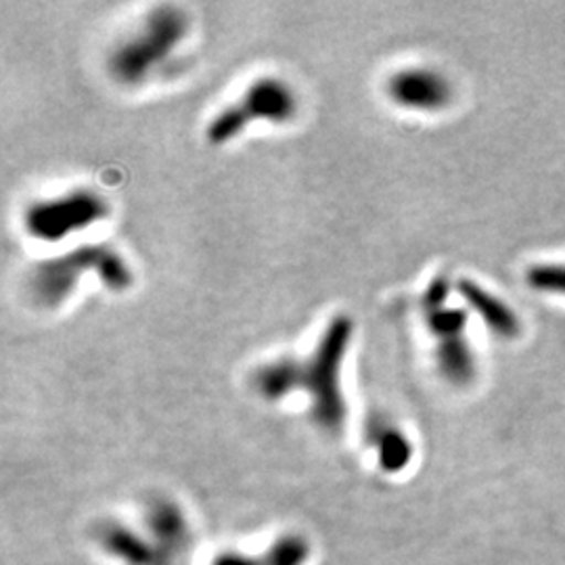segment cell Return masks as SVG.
<instances>
[{"label": "cell", "mask_w": 565, "mask_h": 565, "mask_svg": "<svg viewBox=\"0 0 565 565\" xmlns=\"http://www.w3.org/2000/svg\"><path fill=\"white\" fill-rule=\"evenodd\" d=\"M310 557V543L302 534H285L260 557L263 565H306Z\"/></svg>", "instance_id": "12"}, {"label": "cell", "mask_w": 565, "mask_h": 565, "mask_svg": "<svg viewBox=\"0 0 565 565\" xmlns=\"http://www.w3.org/2000/svg\"><path fill=\"white\" fill-rule=\"evenodd\" d=\"M212 565H263V559L245 555L242 551H224L214 557Z\"/></svg>", "instance_id": "14"}, {"label": "cell", "mask_w": 565, "mask_h": 565, "mask_svg": "<svg viewBox=\"0 0 565 565\" xmlns=\"http://www.w3.org/2000/svg\"><path fill=\"white\" fill-rule=\"evenodd\" d=\"M300 103L289 82L277 76H263L247 84L237 102L223 107L205 128V139L214 147L239 139L252 124L285 126L296 120Z\"/></svg>", "instance_id": "4"}, {"label": "cell", "mask_w": 565, "mask_h": 565, "mask_svg": "<svg viewBox=\"0 0 565 565\" xmlns=\"http://www.w3.org/2000/svg\"><path fill=\"white\" fill-rule=\"evenodd\" d=\"M434 363L446 384L465 387L478 377V354L471 342L463 338L443 340L434 345Z\"/></svg>", "instance_id": "11"}, {"label": "cell", "mask_w": 565, "mask_h": 565, "mask_svg": "<svg viewBox=\"0 0 565 565\" xmlns=\"http://www.w3.org/2000/svg\"><path fill=\"white\" fill-rule=\"evenodd\" d=\"M457 294L467 303V308L482 319V323L501 340H518L522 335V321L515 315V310L488 291L480 282L471 279H459L457 281Z\"/></svg>", "instance_id": "9"}, {"label": "cell", "mask_w": 565, "mask_h": 565, "mask_svg": "<svg viewBox=\"0 0 565 565\" xmlns=\"http://www.w3.org/2000/svg\"><path fill=\"white\" fill-rule=\"evenodd\" d=\"M145 527L147 534L162 546L168 555H172L177 562H182L193 543L191 525L186 522V515L179 503L172 499H153L145 507Z\"/></svg>", "instance_id": "8"}, {"label": "cell", "mask_w": 565, "mask_h": 565, "mask_svg": "<svg viewBox=\"0 0 565 565\" xmlns=\"http://www.w3.org/2000/svg\"><path fill=\"white\" fill-rule=\"evenodd\" d=\"M364 443L375 450L384 473H401L413 461V443L398 425L382 415L366 419Z\"/></svg>", "instance_id": "10"}, {"label": "cell", "mask_w": 565, "mask_h": 565, "mask_svg": "<svg viewBox=\"0 0 565 565\" xmlns=\"http://www.w3.org/2000/svg\"><path fill=\"white\" fill-rule=\"evenodd\" d=\"M97 277L111 294L132 287L135 275L120 252L107 243H84L65 254L34 264L25 277L30 298L42 308H60L76 291L84 277Z\"/></svg>", "instance_id": "2"}, {"label": "cell", "mask_w": 565, "mask_h": 565, "mask_svg": "<svg viewBox=\"0 0 565 565\" xmlns=\"http://www.w3.org/2000/svg\"><path fill=\"white\" fill-rule=\"evenodd\" d=\"M352 338L354 321L348 315H335L308 356H281L260 364L252 377L256 394L268 403H279L302 392L310 403L312 422L329 434H338L348 417L342 373Z\"/></svg>", "instance_id": "1"}, {"label": "cell", "mask_w": 565, "mask_h": 565, "mask_svg": "<svg viewBox=\"0 0 565 565\" xmlns=\"http://www.w3.org/2000/svg\"><path fill=\"white\" fill-rule=\"evenodd\" d=\"M191 20L177 4L153 7L109 53L107 70L121 86H141L156 76L189 36Z\"/></svg>", "instance_id": "3"}, {"label": "cell", "mask_w": 565, "mask_h": 565, "mask_svg": "<svg viewBox=\"0 0 565 565\" xmlns=\"http://www.w3.org/2000/svg\"><path fill=\"white\" fill-rule=\"evenodd\" d=\"M385 93L396 107L417 114L445 111L455 99L452 82L440 70L427 65H411L394 72L387 78Z\"/></svg>", "instance_id": "6"}, {"label": "cell", "mask_w": 565, "mask_h": 565, "mask_svg": "<svg viewBox=\"0 0 565 565\" xmlns=\"http://www.w3.org/2000/svg\"><path fill=\"white\" fill-rule=\"evenodd\" d=\"M525 282L539 294L565 298V263L534 264L525 273Z\"/></svg>", "instance_id": "13"}, {"label": "cell", "mask_w": 565, "mask_h": 565, "mask_svg": "<svg viewBox=\"0 0 565 565\" xmlns=\"http://www.w3.org/2000/svg\"><path fill=\"white\" fill-rule=\"evenodd\" d=\"M109 212V202L99 191L76 186L30 203L23 210V228L36 242L61 243L103 223Z\"/></svg>", "instance_id": "5"}, {"label": "cell", "mask_w": 565, "mask_h": 565, "mask_svg": "<svg viewBox=\"0 0 565 565\" xmlns=\"http://www.w3.org/2000/svg\"><path fill=\"white\" fill-rule=\"evenodd\" d=\"M95 539L107 555L124 565H182L168 555L149 534H141L130 525L107 520L97 525Z\"/></svg>", "instance_id": "7"}]
</instances>
